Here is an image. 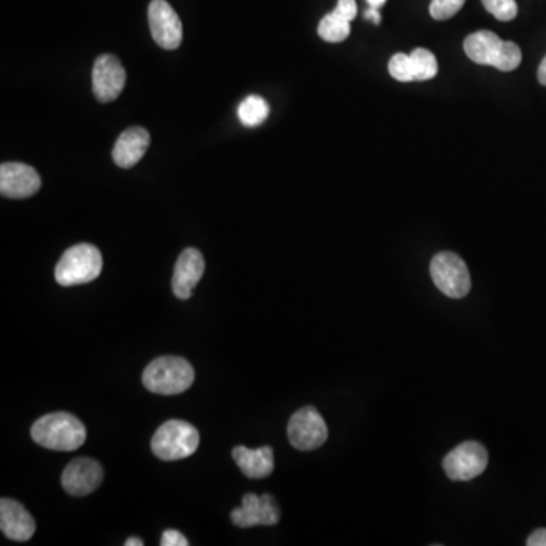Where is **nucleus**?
Returning <instances> with one entry per match:
<instances>
[{"instance_id": "nucleus-1", "label": "nucleus", "mask_w": 546, "mask_h": 546, "mask_svg": "<svg viewBox=\"0 0 546 546\" xmlns=\"http://www.w3.org/2000/svg\"><path fill=\"white\" fill-rule=\"evenodd\" d=\"M32 439L43 448L54 451H76L84 445L87 431L84 424L70 413H51L38 419L31 428Z\"/></svg>"}, {"instance_id": "nucleus-2", "label": "nucleus", "mask_w": 546, "mask_h": 546, "mask_svg": "<svg viewBox=\"0 0 546 546\" xmlns=\"http://www.w3.org/2000/svg\"><path fill=\"white\" fill-rule=\"evenodd\" d=\"M465 52L474 63L493 66L501 72L518 69L522 52L513 41H503L490 31H478L465 40Z\"/></svg>"}, {"instance_id": "nucleus-3", "label": "nucleus", "mask_w": 546, "mask_h": 546, "mask_svg": "<svg viewBox=\"0 0 546 546\" xmlns=\"http://www.w3.org/2000/svg\"><path fill=\"white\" fill-rule=\"evenodd\" d=\"M195 371L192 364L181 357H160L152 361L143 374V384L157 395H181L192 387Z\"/></svg>"}, {"instance_id": "nucleus-4", "label": "nucleus", "mask_w": 546, "mask_h": 546, "mask_svg": "<svg viewBox=\"0 0 546 546\" xmlns=\"http://www.w3.org/2000/svg\"><path fill=\"white\" fill-rule=\"evenodd\" d=\"M102 266L104 261L99 249L82 243L64 252L55 269V280L64 287L91 283L101 275Z\"/></svg>"}, {"instance_id": "nucleus-5", "label": "nucleus", "mask_w": 546, "mask_h": 546, "mask_svg": "<svg viewBox=\"0 0 546 546\" xmlns=\"http://www.w3.org/2000/svg\"><path fill=\"white\" fill-rule=\"evenodd\" d=\"M199 446V433L189 422H164L152 437V452L164 462L187 459Z\"/></svg>"}, {"instance_id": "nucleus-6", "label": "nucleus", "mask_w": 546, "mask_h": 546, "mask_svg": "<svg viewBox=\"0 0 546 546\" xmlns=\"http://www.w3.org/2000/svg\"><path fill=\"white\" fill-rule=\"evenodd\" d=\"M431 278L437 289L452 299H462L471 292V273L465 261L452 252H440L431 260Z\"/></svg>"}, {"instance_id": "nucleus-7", "label": "nucleus", "mask_w": 546, "mask_h": 546, "mask_svg": "<svg viewBox=\"0 0 546 546\" xmlns=\"http://www.w3.org/2000/svg\"><path fill=\"white\" fill-rule=\"evenodd\" d=\"M287 436L293 448L299 451H313L321 448L328 439V427L316 408H301L290 419Z\"/></svg>"}, {"instance_id": "nucleus-8", "label": "nucleus", "mask_w": 546, "mask_h": 546, "mask_svg": "<svg viewBox=\"0 0 546 546\" xmlns=\"http://www.w3.org/2000/svg\"><path fill=\"white\" fill-rule=\"evenodd\" d=\"M489 454L478 442H465L443 459L446 475L454 481H469L486 471Z\"/></svg>"}, {"instance_id": "nucleus-9", "label": "nucleus", "mask_w": 546, "mask_h": 546, "mask_svg": "<svg viewBox=\"0 0 546 546\" xmlns=\"http://www.w3.org/2000/svg\"><path fill=\"white\" fill-rule=\"evenodd\" d=\"M149 28L160 48L173 51L182 41V23L166 0H152L148 11Z\"/></svg>"}, {"instance_id": "nucleus-10", "label": "nucleus", "mask_w": 546, "mask_h": 546, "mask_svg": "<svg viewBox=\"0 0 546 546\" xmlns=\"http://www.w3.org/2000/svg\"><path fill=\"white\" fill-rule=\"evenodd\" d=\"M231 521L240 528L255 527V525H277L280 522V509L275 499L270 495H254L246 493L243 496L242 507L233 510Z\"/></svg>"}, {"instance_id": "nucleus-11", "label": "nucleus", "mask_w": 546, "mask_h": 546, "mask_svg": "<svg viewBox=\"0 0 546 546\" xmlns=\"http://www.w3.org/2000/svg\"><path fill=\"white\" fill-rule=\"evenodd\" d=\"M41 178L34 167L23 163L0 166V193L11 199H25L40 190Z\"/></svg>"}, {"instance_id": "nucleus-12", "label": "nucleus", "mask_w": 546, "mask_h": 546, "mask_svg": "<svg viewBox=\"0 0 546 546\" xmlns=\"http://www.w3.org/2000/svg\"><path fill=\"white\" fill-rule=\"evenodd\" d=\"M104 481V469L96 460L75 459L64 469V490L72 496H87L95 492Z\"/></svg>"}, {"instance_id": "nucleus-13", "label": "nucleus", "mask_w": 546, "mask_h": 546, "mask_svg": "<svg viewBox=\"0 0 546 546\" xmlns=\"http://www.w3.org/2000/svg\"><path fill=\"white\" fill-rule=\"evenodd\" d=\"M126 72L113 55H102L93 69V91L99 102L116 101L125 88Z\"/></svg>"}, {"instance_id": "nucleus-14", "label": "nucleus", "mask_w": 546, "mask_h": 546, "mask_svg": "<svg viewBox=\"0 0 546 546\" xmlns=\"http://www.w3.org/2000/svg\"><path fill=\"white\" fill-rule=\"evenodd\" d=\"M205 261L195 248L186 249L179 255L172 278V290L176 298L186 301L192 298L193 290L204 277Z\"/></svg>"}, {"instance_id": "nucleus-15", "label": "nucleus", "mask_w": 546, "mask_h": 546, "mask_svg": "<svg viewBox=\"0 0 546 546\" xmlns=\"http://www.w3.org/2000/svg\"><path fill=\"white\" fill-rule=\"evenodd\" d=\"M0 528L8 539L26 542L34 536L35 521L22 504L4 498L0 501Z\"/></svg>"}, {"instance_id": "nucleus-16", "label": "nucleus", "mask_w": 546, "mask_h": 546, "mask_svg": "<svg viewBox=\"0 0 546 546\" xmlns=\"http://www.w3.org/2000/svg\"><path fill=\"white\" fill-rule=\"evenodd\" d=\"M151 145V135L145 128L134 126V128L126 129L113 149L114 163L122 169H129L139 163L145 157Z\"/></svg>"}, {"instance_id": "nucleus-17", "label": "nucleus", "mask_w": 546, "mask_h": 546, "mask_svg": "<svg viewBox=\"0 0 546 546\" xmlns=\"http://www.w3.org/2000/svg\"><path fill=\"white\" fill-rule=\"evenodd\" d=\"M234 462L239 466L240 471L251 478V480H261L267 478L275 469V459H273V449L270 446L263 448L249 449L246 446H236L233 449Z\"/></svg>"}, {"instance_id": "nucleus-18", "label": "nucleus", "mask_w": 546, "mask_h": 546, "mask_svg": "<svg viewBox=\"0 0 546 546\" xmlns=\"http://www.w3.org/2000/svg\"><path fill=\"white\" fill-rule=\"evenodd\" d=\"M317 32H319V37L328 43H340L351 34V22L333 11L321 20Z\"/></svg>"}, {"instance_id": "nucleus-19", "label": "nucleus", "mask_w": 546, "mask_h": 546, "mask_svg": "<svg viewBox=\"0 0 546 546\" xmlns=\"http://www.w3.org/2000/svg\"><path fill=\"white\" fill-rule=\"evenodd\" d=\"M269 116V105L260 96H249L239 107V119L245 126H257Z\"/></svg>"}, {"instance_id": "nucleus-20", "label": "nucleus", "mask_w": 546, "mask_h": 546, "mask_svg": "<svg viewBox=\"0 0 546 546\" xmlns=\"http://www.w3.org/2000/svg\"><path fill=\"white\" fill-rule=\"evenodd\" d=\"M410 58H412L415 81H428V79H433L439 72L436 57L427 49H415L410 54Z\"/></svg>"}, {"instance_id": "nucleus-21", "label": "nucleus", "mask_w": 546, "mask_h": 546, "mask_svg": "<svg viewBox=\"0 0 546 546\" xmlns=\"http://www.w3.org/2000/svg\"><path fill=\"white\" fill-rule=\"evenodd\" d=\"M487 13L492 14L501 22H510L518 16L516 0H481Z\"/></svg>"}, {"instance_id": "nucleus-22", "label": "nucleus", "mask_w": 546, "mask_h": 546, "mask_svg": "<svg viewBox=\"0 0 546 546\" xmlns=\"http://www.w3.org/2000/svg\"><path fill=\"white\" fill-rule=\"evenodd\" d=\"M389 73L393 79L399 82H413L415 81V75H413L412 58L410 55L396 54L393 55L392 60L389 63Z\"/></svg>"}, {"instance_id": "nucleus-23", "label": "nucleus", "mask_w": 546, "mask_h": 546, "mask_svg": "<svg viewBox=\"0 0 546 546\" xmlns=\"http://www.w3.org/2000/svg\"><path fill=\"white\" fill-rule=\"evenodd\" d=\"M466 0H433L430 14L434 20H448L462 10Z\"/></svg>"}, {"instance_id": "nucleus-24", "label": "nucleus", "mask_w": 546, "mask_h": 546, "mask_svg": "<svg viewBox=\"0 0 546 546\" xmlns=\"http://www.w3.org/2000/svg\"><path fill=\"white\" fill-rule=\"evenodd\" d=\"M161 545L163 546H187L189 540L186 539L184 534L179 533L176 530H166L163 533V539H161Z\"/></svg>"}, {"instance_id": "nucleus-25", "label": "nucleus", "mask_w": 546, "mask_h": 546, "mask_svg": "<svg viewBox=\"0 0 546 546\" xmlns=\"http://www.w3.org/2000/svg\"><path fill=\"white\" fill-rule=\"evenodd\" d=\"M334 11L340 14V16L345 17L349 22H352L355 16H357V4H355V0H339V4H337Z\"/></svg>"}, {"instance_id": "nucleus-26", "label": "nucleus", "mask_w": 546, "mask_h": 546, "mask_svg": "<svg viewBox=\"0 0 546 546\" xmlns=\"http://www.w3.org/2000/svg\"><path fill=\"white\" fill-rule=\"evenodd\" d=\"M528 546H546V528L534 531L527 540Z\"/></svg>"}, {"instance_id": "nucleus-27", "label": "nucleus", "mask_w": 546, "mask_h": 546, "mask_svg": "<svg viewBox=\"0 0 546 546\" xmlns=\"http://www.w3.org/2000/svg\"><path fill=\"white\" fill-rule=\"evenodd\" d=\"M366 19L372 20L375 25H380L381 16L377 8H371V10L366 11Z\"/></svg>"}, {"instance_id": "nucleus-28", "label": "nucleus", "mask_w": 546, "mask_h": 546, "mask_svg": "<svg viewBox=\"0 0 546 546\" xmlns=\"http://www.w3.org/2000/svg\"><path fill=\"white\" fill-rule=\"evenodd\" d=\"M537 79L540 84L546 85V58L540 63L539 70H537Z\"/></svg>"}, {"instance_id": "nucleus-29", "label": "nucleus", "mask_w": 546, "mask_h": 546, "mask_svg": "<svg viewBox=\"0 0 546 546\" xmlns=\"http://www.w3.org/2000/svg\"><path fill=\"white\" fill-rule=\"evenodd\" d=\"M126 546H143V540L139 537H131V539L126 540Z\"/></svg>"}, {"instance_id": "nucleus-30", "label": "nucleus", "mask_w": 546, "mask_h": 546, "mask_svg": "<svg viewBox=\"0 0 546 546\" xmlns=\"http://www.w3.org/2000/svg\"><path fill=\"white\" fill-rule=\"evenodd\" d=\"M387 0H368V4L371 5V8H380L386 4Z\"/></svg>"}]
</instances>
